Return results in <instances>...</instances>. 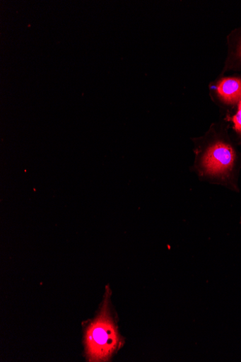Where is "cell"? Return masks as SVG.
Segmentation results:
<instances>
[{
    "mask_svg": "<svg viewBox=\"0 0 241 362\" xmlns=\"http://www.w3.org/2000/svg\"><path fill=\"white\" fill-rule=\"evenodd\" d=\"M216 92L225 105H237L241 100V79L233 77L222 79L216 86Z\"/></svg>",
    "mask_w": 241,
    "mask_h": 362,
    "instance_id": "cell-3",
    "label": "cell"
},
{
    "mask_svg": "<svg viewBox=\"0 0 241 362\" xmlns=\"http://www.w3.org/2000/svg\"><path fill=\"white\" fill-rule=\"evenodd\" d=\"M108 303L105 302L86 329V351L90 361H107L120 346V337Z\"/></svg>",
    "mask_w": 241,
    "mask_h": 362,
    "instance_id": "cell-1",
    "label": "cell"
},
{
    "mask_svg": "<svg viewBox=\"0 0 241 362\" xmlns=\"http://www.w3.org/2000/svg\"><path fill=\"white\" fill-rule=\"evenodd\" d=\"M237 112L231 118L233 123V129L238 135L241 142V100L237 105Z\"/></svg>",
    "mask_w": 241,
    "mask_h": 362,
    "instance_id": "cell-4",
    "label": "cell"
},
{
    "mask_svg": "<svg viewBox=\"0 0 241 362\" xmlns=\"http://www.w3.org/2000/svg\"><path fill=\"white\" fill-rule=\"evenodd\" d=\"M238 55L241 57V44L238 48Z\"/></svg>",
    "mask_w": 241,
    "mask_h": 362,
    "instance_id": "cell-5",
    "label": "cell"
},
{
    "mask_svg": "<svg viewBox=\"0 0 241 362\" xmlns=\"http://www.w3.org/2000/svg\"><path fill=\"white\" fill-rule=\"evenodd\" d=\"M204 173L234 190L240 168L239 156L233 146L225 139H218L206 150L201 161Z\"/></svg>",
    "mask_w": 241,
    "mask_h": 362,
    "instance_id": "cell-2",
    "label": "cell"
}]
</instances>
